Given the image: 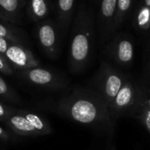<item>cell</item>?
Here are the masks:
<instances>
[{
	"instance_id": "cell-1",
	"label": "cell",
	"mask_w": 150,
	"mask_h": 150,
	"mask_svg": "<svg viewBox=\"0 0 150 150\" xmlns=\"http://www.w3.org/2000/svg\"><path fill=\"white\" fill-rule=\"evenodd\" d=\"M45 108L67 119L98 131L110 132L116 122L105 103L89 87L75 86L69 88Z\"/></svg>"
},
{
	"instance_id": "cell-2",
	"label": "cell",
	"mask_w": 150,
	"mask_h": 150,
	"mask_svg": "<svg viewBox=\"0 0 150 150\" xmlns=\"http://www.w3.org/2000/svg\"><path fill=\"white\" fill-rule=\"evenodd\" d=\"M95 15L93 9L81 3L74 19L69 50L68 65L73 74L83 72L89 66L94 50Z\"/></svg>"
},
{
	"instance_id": "cell-3",
	"label": "cell",
	"mask_w": 150,
	"mask_h": 150,
	"mask_svg": "<svg viewBox=\"0 0 150 150\" xmlns=\"http://www.w3.org/2000/svg\"><path fill=\"white\" fill-rule=\"evenodd\" d=\"M4 125L18 137L36 138L53 133L52 126L46 117L36 111L21 108H18Z\"/></svg>"
},
{
	"instance_id": "cell-4",
	"label": "cell",
	"mask_w": 150,
	"mask_h": 150,
	"mask_svg": "<svg viewBox=\"0 0 150 150\" xmlns=\"http://www.w3.org/2000/svg\"><path fill=\"white\" fill-rule=\"evenodd\" d=\"M17 72V75L26 84L51 92H65L69 88L68 76L59 71L45 66H36Z\"/></svg>"
},
{
	"instance_id": "cell-5",
	"label": "cell",
	"mask_w": 150,
	"mask_h": 150,
	"mask_svg": "<svg viewBox=\"0 0 150 150\" xmlns=\"http://www.w3.org/2000/svg\"><path fill=\"white\" fill-rule=\"evenodd\" d=\"M127 77V75L114 68L107 62H103L89 88H91L109 108Z\"/></svg>"
},
{
	"instance_id": "cell-6",
	"label": "cell",
	"mask_w": 150,
	"mask_h": 150,
	"mask_svg": "<svg viewBox=\"0 0 150 150\" xmlns=\"http://www.w3.org/2000/svg\"><path fill=\"white\" fill-rule=\"evenodd\" d=\"M142 89L132 78H127L124 85L109 106V111L114 120L124 116L134 117L142 97Z\"/></svg>"
},
{
	"instance_id": "cell-7",
	"label": "cell",
	"mask_w": 150,
	"mask_h": 150,
	"mask_svg": "<svg viewBox=\"0 0 150 150\" xmlns=\"http://www.w3.org/2000/svg\"><path fill=\"white\" fill-rule=\"evenodd\" d=\"M35 36L40 48L48 58L55 59L59 57L62 35L57 24H54L50 19L38 22Z\"/></svg>"
},
{
	"instance_id": "cell-8",
	"label": "cell",
	"mask_w": 150,
	"mask_h": 150,
	"mask_svg": "<svg viewBox=\"0 0 150 150\" xmlns=\"http://www.w3.org/2000/svg\"><path fill=\"white\" fill-rule=\"evenodd\" d=\"M111 59L123 67H129L134 59V46L132 40L120 35L109 42L105 48Z\"/></svg>"
},
{
	"instance_id": "cell-9",
	"label": "cell",
	"mask_w": 150,
	"mask_h": 150,
	"mask_svg": "<svg viewBox=\"0 0 150 150\" xmlns=\"http://www.w3.org/2000/svg\"><path fill=\"white\" fill-rule=\"evenodd\" d=\"M15 71H21L40 65V61L25 45L11 43L4 54Z\"/></svg>"
},
{
	"instance_id": "cell-10",
	"label": "cell",
	"mask_w": 150,
	"mask_h": 150,
	"mask_svg": "<svg viewBox=\"0 0 150 150\" xmlns=\"http://www.w3.org/2000/svg\"><path fill=\"white\" fill-rule=\"evenodd\" d=\"M117 0H100V6L98 15V28L101 42L107 41L116 30Z\"/></svg>"
},
{
	"instance_id": "cell-11",
	"label": "cell",
	"mask_w": 150,
	"mask_h": 150,
	"mask_svg": "<svg viewBox=\"0 0 150 150\" xmlns=\"http://www.w3.org/2000/svg\"><path fill=\"white\" fill-rule=\"evenodd\" d=\"M76 0H56L57 26L62 36H64L69 27V24L75 11Z\"/></svg>"
},
{
	"instance_id": "cell-12",
	"label": "cell",
	"mask_w": 150,
	"mask_h": 150,
	"mask_svg": "<svg viewBox=\"0 0 150 150\" xmlns=\"http://www.w3.org/2000/svg\"><path fill=\"white\" fill-rule=\"evenodd\" d=\"M25 0H0V20L18 24L21 19Z\"/></svg>"
},
{
	"instance_id": "cell-13",
	"label": "cell",
	"mask_w": 150,
	"mask_h": 150,
	"mask_svg": "<svg viewBox=\"0 0 150 150\" xmlns=\"http://www.w3.org/2000/svg\"><path fill=\"white\" fill-rule=\"evenodd\" d=\"M0 37L11 43L22 44L27 47V40L25 32L13 24L0 20Z\"/></svg>"
},
{
	"instance_id": "cell-14",
	"label": "cell",
	"mask_w": 150,
	"mask_h": 150,
	"mask_svg": "<svg viewBox=\"0 0 150 150\" xmlns=\"http://www.w3.org/2000/svg\"><path fill=\"white\" fill-rule=\"evenodd\" d=\"M50 12V3L48 0H28L27 13L30 19L35 22L45 20Z\"/></svg>"
},
{
	"instance_id": "cell-15",
	"label": "cell",
	"mask_w": 150,
	"mask_h": 150,
	"mask_svg": "<svg viewBox=\"0 0 150 150\" xmlns=\"http://www.w3.org/2000/svg\"><path fill=\"white\" fill-rule=\"evenodd\" d=\"M0 101L4 102L10 105L21 106L24 104L22 97L18 93L9 85L3 77L0 76Z\"/></svg>"
},
{
	"instance_id": "cell-16",
	"label": "cell",
	"mask_w": 150,
	"mask_h": 150,
	"mask_svg": "<svg viewBox=\"0 0 150 150\" xmlns=\"http://www.w3.org/2000/svg\"><path fill=\"white\" fill-rule=\"evenodd\" d=\"M134 118H137L142 124L150 134V107L145 98V90L143 91L142 97L137 106Z\"/></svg>"
},
{
	"instance_id": "cell-17",
	"label": "cell",
	"mask_w": 150,
	"mask_h": 150,
	"mask_svg": "<svg viewBox=\"0 0 150 150\" xmlns=\"http://www.w3.org/2000/svg\"><path fill=\"white\" fill-rule=\"evenodd\" d=\"M133 0H117L116 7V18H115V27L116 29L120 27L124 21L129 9L131 8Z\"/></svg>"
},
{
	"instance_id": "cell-18",
	"label": "cell",
	"mask_w": 150,
	"mask_h": 150,
	"mask_svg": "<svg viewBox=\"0 0 150 150\" xmlns=\"http://www.w3.org/2000/svg\"><path fill=\"white\" fill-rule=\"evenodd\" d=\"M136 27L142 30H147L150 27V7L142 6L135 18Z\"/></svg>"
},
{
	"instance_id": "cell-19",
	"label": "cell",
	"mask_w": 150,
	"mask_h": 150,
	"mask_svg": "<svg viewBox=\"0 0 150 150\" xmlns=\"http://www.w3.org/2000/svg\"><path fill=\"white\" fill-rule=\"evenodd\" d=\"M17 107L10 105L4 102L0 101V123L4 124V122L17 111Z\"/></svg>"
},
{
	"instance_id": "cell-20",
	"label": "cell",
	"mask_w": 150,
	"mask_h": 150,
	"mask_svg": "<svg viewBox=\"0 0 150 150\" xmlns=\"http://www.w3.org/2000/svg\"><path fill=\"white\" fill-rule=\"evenodd\" d=\"M14 72H15V70L10 65V63L8 62L4 55L0 53V73L6 75V76H11V75H13Z\"/></svg>"
},
{
	"instance_id": "cell-21",
	"label": "cell",
	"mask_w": 150,
	"mask_h": 150,
	"mask_svg": "<svg viewBox=\"0 0 150 150\" xmlns=\"http://www.w3.org/2000/svg\"><path fill=\"white\" fill-rule=\"evenodd\" d=\"M16 141V135L11 133L8 129H5L2 126H0V142L8 144L10 142H14Z\"/></svg>"
},
{
	"instance_id": "cell-22",
	"label": "cell",
	"mask_w": 150,
	"mask_h": 150,
	"mask_svg": "<svg viewBox=\"0 0 150 150\" xmlns=\"http://www.w3.org/2000/svg\"><path fill=\"white\" fill-rule=\"evenodd\" d=\"M11 42H10L9 41L5 40V39H3L0 37V53L1 54H4L6 50L8 49L9 45L11 44Z\"/></svg>"
},
{
	"instance_id": "cell-23",
	"label": "cell",
	"mask_w": 150,
	"mask_h": 150,
	"mask_svg": "<svg viewBox=\"0 0 150 150\" xmlns=\"http://www.w3.org/2000/svg\"><path fill=\"white\" fill-rule=\"evenodd\" d=\"M144 5L150 7V0H144Z\"/></svg>"
},
{
	"instance_id": "cell-24",
	"label": "cell",
	"mask_w": 150,
	"mask_h": 150,
	"mask_svg": "<svg viewBox=\"0 0 150 150\" xmlns=\"http://www.w3.org/2000/svg\"><path fill=\"white\" fill-rule=\"evenodd\" d=\"M109 150H116V148H115V146H114V145H112V146H111V148L109 149Z\"/></svg>"
},
{
	"instance_id": "cell-25",
	"label": "cell",
	"mask_w": 150,
	"mask_h": 150,
	"mask_svg": "<svg viewBox=\"0 0 150 150\" xmlns=\"http://www.w3.org/2000/svg\"><path fill=\"white\" fill-rule=\"evenodd\" d=\"M149 75H150V64H149Z\"/></svg>"
},
{
	"instance_id": "cell-26",
	"label": "cell",
	"mask_w": 150,
	"mask_h": 150,
	"mask_svg": "<svg viewBox=\"0 0 150 150\" xmlns=\"http://www.w3.org/2000/svg\"><path fill=\"white\" fill-rule=\"evenodd\" d=\"M95 1H100V0H95Z\"/></svg>"
},
{
	"instance_id": "cell-27",
	"label": "cell",
	"mask_w": 150,
	"mask_h": 150,
	"mask_svg": "<svg viewBox=\"0 0 150 150\" xmlns=\"http://www.w3.org/2000/svg\"><path fill=\"white\" fill-rule=\"evenodd\" d=\"M25 1H26V0H25Z\"/></svg>"
}]
</instances>
